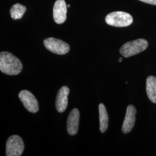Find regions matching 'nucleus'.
Wrapping results in <instances>:
<instances>
[{"label":"nucleus","instance_id":"11","mask_svg":"<svg viewBox=\"0 0 156 156\" xmlns=\"http://www.w3.org/2000/svg\"><path fill=\"white\" fill-rule=\"evenodd\" d=\"M146 84V93L149 99L153 103L156 104V77L148 76Z\"/></svg>","mask_w":156,"mask_h":156},{"label":"nucleus","instance_id":"10","mask_svg":"<svg viewBox=\"0 0 156 156\" xmlns=\"http://www.w3.org/2000/svg\"><path fill=\"white\" fill-rule=\"evenodd\" d=\"M69 89L67 86H62L58 90L56 97V108L57 111L62 113L66 111L68 106V95Z\"/></svg>","mask_w":156,"mask_h":156},{"label":"nucleus","instance_id":"3","mask_svg":"<svg viewBox=\"0 0 156 156\" xmlns=\"http://www.w3.org/2000/svg\"><path fill=\"white\" fill-rule=\"evenodd\" d=\"M105 22L109 26L124 27L131 25L133 22V18L130 14L127 12H113L106 16Z\"/></svg>","mask_w":156,"mask_h":156},{"label":"nucleus","instance_id":"7","mask_svg":"<svg viewBox=\"0 0 156 156\" xmlns=\"http://www.w3.org/2000/svg\"><path fill=\"white\" fill-rule=\"evenodd\" d=\"M136 109L135 107L133 105H128L122 128L123 134H128L134 128L136 120Z\"/></svg>","mask_w":156,"mask_h":156},{"label":"nucleus","instance_id":"2","mask_svg":"<svg viewBox=\"0 0 156 156\" xmlns=\"http://www.w3.org/2000/svg\"><path fill=\"white\" fill-rule=\"evenodd\" d=\"M147 41L140 38L125 43L120 49V53L123 57L127 58L142 52L147 49Z\"/></svg>","mask_w":156,"mask_h":156},{"label":"nucleus","instance_id":"6","mask_svg":"<svg viewBox=\"0 0 156 156\" xmlns=\"http://www.w3.org/2000/svg\"><path fill=\"white\" fill-rule=\"evenodd\" d=\"M19 98L28 111L34 113L38 111V101L31 92L26 90H22L19 94Z\"/></svg>","mask_w":156,"mask_h":156},{"label":"nucleus","instance_id":"4","mask_svg":"<svg viewBox=\"0 0 156 156\" xmlns=\"http://www.w3.org/2000/svg\"><path fill=\"white\" fill-rule=\"evenodd\" d=\"M24 149V142L19 136L13 135L7 140L6 144V156H21Z\"/></svg>","mask_w":156,"mask_h":156},{"label":"nucleus","instance_id":"5","mask_svg":"<svg viewBox=\"0 0 156 156\" xmlns=\"http://www.w3.org/2000/svg\"><path fill=\"white\" fill-rule=\"evenodd\" d=\"M45 48L51 52L57 55H66L69 52V45L62 40L55 38H48L44 41Z\"/></svg>","mask_w":156,"mask_h":156},{"label":"nucleus","instance_id":"14","mask_svg":"<svg viewBox=\"0 0 156 156\" xmlns=\"http://www.w3.org/2000/svg\"><path fill=\"white\" fill-rule=\"evenodd\" d=\"M139 1L146 3V4L156 5V0H139Z\"/></svg>","mask_w":156,"mask_h":156},{"label":"nucleus","instance_id":"13","mask_svg":"<svg viewBox=\"0 0 156 156\" xmlns=\"http://www.w3.org/2000/svg\"><path fill=\"white\" fill-rule=\"evenodd\" d=\"M26 11V6L20 4H16L12 6L10 10L11 16L13 20L20 19Z\"/></svg>","mask_w":156,"mask_h":156},{"label":"nucleus","instance_id":"16","mask_svg":"<svg viewBox=\"0 0 156 156\" xmlns=\"http://www.w3.org/2000/svg\"><path fill=\"white\" fill-rule=\"evenodd\" d=\"M67 7H68V8H69V7H70V5H69V4H68V5H67Z\"/></svg>","mask_w":156,"mask_h":156},{"label":"nucleus","instance_id":"8","mask_svg":"<svg viewBox=\"0 0 156 156\" xmlns=\"http://www.w3.org/2000/svg\"><path fill=\"white\" fill-rule=\"evenodd\" d=\"M67 6L64 0H57L53 7V19L58 24L65 22L67 19Z\"/></svg>","mask_w":156,"mask_h":156},{"label":"nucleus","instance_id":"9","mask_svg":"<svg viewBox=\"0 0 156 156\" xmlns=\"http://www.w3.org/2000/svg\"><path fill=\"white\" fill-rule=\"evenodd\" d=\"M80 113L78 109L75 108L70 112L67 119V131L70 135L77 134L79 128Z\"/></svg>","mask_w":156,"mask_h":156},{"label":"nucleus","instance_id":"12","mask_svg":"<svg viewBox=\"0 0 156 156\" xmlns=\"http://www.w3.org/2000/svg\"><path fill=\"white\" fill-rule=\"evenodd\" d=\"M99 116H100V129L101 132L104 133L106 132L109 124V117L106 111V108L103 104L99 105Z\"/></svg>","mask_w":156,"mask_h":156},{"label":"nucleus","instance_id":"15","mask_svg":"<svg viewBox=\"0 0 156 156\" xmlns=\"http://www.w3.org/2000/svg\"><path fill=\"white\" fill-rule=\"evenodd\" d=\"M122 62V58H119V62Z\"/></svg>","mask_w":156,"mask_h":156},{"label":"nucleus","instance_id":"1","mask_svg":"<svg viewBox=\"0 0 156 156\" xmlns=\"http://www.w3.org/2000/svg\"><path fill=\"white\" fill-rule=\"evenodd\" d=\"M23 65L16 56L8 51L0 53V70L8 75H16L22 72Z\"/></svg>","mask_w":156,"mask_h":156}]
</instances>
